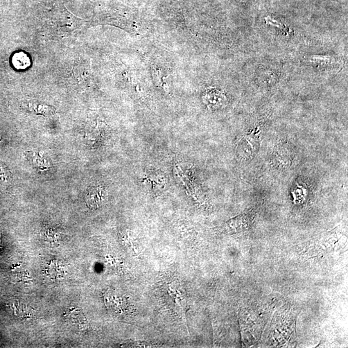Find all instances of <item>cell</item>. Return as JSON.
Segmentation results:
<instances>
[{
  "mask_svg": "<svg viewBox=\"0 0 348 348\" xmlns=\"http://www.w3.org/2000/svg\"><path fill=\"white\" fill-rule=\"evenodd\" d=\"M107 195V190L105 187L98 186L92 188L87 195V205L91 209H97L103 204Z\"/></svg>",
  "mask_w": 348,
  "mask_h": 348,
  "instance_id": "obj_2",
  "label": "cell"
},
{
  "mask_svg": "<svg viewBox=\"0 0 348 348\" xmlns=\"http://www.w3.org/2000/svg\"><path fill=\"white\" fill-rule=\"evenodd\" d=\"M253 215L244 214L230 219L221 228V231L226 234H234L249 229L252 223Z\"/></svg>",
  "mask_w": 348,
  "mask_h": 348,
  "instance_id": "obj_1",
  "label": "cell"
}]
</instances>
